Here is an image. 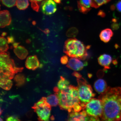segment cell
<instances>
[{
  "label": "cell",
  "mask_w": 121,
  "mask_h": 121,
  "mask_svg": "<svg viewBox=\"0 0 121 121\" xmlns=\"http://www.w3.org/2000/svg\"><path fill=\"white\" fill-rule=\"evenodd\" d=\"M103 112L101 120L105 121L121 120V87H108L99 95Z\"/></svg>",
  "instance_id": "cell-1"
},
{
  "label": "cell",
  "mask_w": 121,
  "mask_h": 121,
  "mask_svg": "<svg viewBox=\"0 0 121 121\" xmlns=\"http://www.w3.org/2000/svg\"><path fill=\"white\" fill-rule=\"evenodd\" d=\"M59 99V105L62 110H66L70 113L73 111L74 105L81 102L77 87L69 85L64 90H59L55 93Z\"/></svg>",
  "instance_id": "cell-2"
},
{
  "label": "cell",
  "mask_w": 121,
  "mask_h": 121,
  "mask_svg": "<svg viewBox=\"0 0 121 121\" xmlns=\"http://www.w3.org/2000/svg\"><path fill=\"white\" fill-rule=\"evenodd\" d=\"M90 48V45L86 46L83 42L73 38L65 42L63 51L69 57L85 60L88 56L87 50Z\"/></svg>",
  "instance_id": "cell-3"
},
{
  "label": "cell",
  "mask_w": 121,
  "mask_h": 121,
  "mask_svg": "<svg viewBox=\"0 0 121 121\" xmlns=\"http://www.w3.org/2000/svg\"><path fill=\"white\" fill-rule=\"evenodd\" d=\"M0 78L11 79L14 78L15 74L22 71L23 68L16 67L14 60L10 58L9 54L1 52L0 56Z\"/></svg>",
  "instance_id": "cell-4"
},
{
  "label": "cell",
  "mask_w": 121,
  "mask_h": 121,
  "mask_svg": "<svg viewBox=\"0 0 121 121\" xmlns=\"http://www.w3.org/2000/svg\"><path fill=\"white\" fill-rule=\"evenodd\" d=\"M78 96L81 102L80 105L84 110L86 104L95 96L93 89L86 80L82 78L77 79Z\"/></svg>",
  "instance_id": "cell-5"
},
{
  "label": "cell",
  "mask_w": 121,
  "mask_h": 121,
  "mask_svg": "<svg viewBox=\"0 0 121 121\" xmlns=\"http://www.w3.org/2000/svg\"><path fill=\"white\" fill-rule=\"evenodd\" d=\"M32 108L37 113L39 121H49L51 106L47 102L46 97H42L34 104Z\"/></svg>",
  "instance_id": "cell-6"
},
{
  "label": "cell",
  "mask_w": 121,
  "mask_h": 121,
  "mask_svg": "<svg viewBox=\"0 0 121 121\" xmlns=\"http://www.w3.org/2000/svg\"><path fill=\"white\" fill-rule=\"evenodd\" d=\"M84 110L89 116L100 118L103 112L102 102L99 99L93 98L86 104Z\"/></svg>",
  "instance_id": "cell-7"
},
{
  "label": "cell",
  "mask_w": 121,
  "mask_h": 121,
  "mask_svg": "<svg viewBox=\"0 0 121 121\" xmlns=\"http://www.w3.org/2000/svg\"><path fill=\"white\" fill-rule=\"evenodd\" d=\"M68 121H91V117L85 110L81 112H75L73 110L69 113Z\"/></svg>",
  "instance_id": "cell-8"
},
{
  "label": "cell",
  "mask_w": 121,
  "mask_h": 121,
  "mask_svg": "<svg viewBox=\"0 0 121 121\" xmlns=\"http://www.w3.org/2000/svg\"><path fill=\"white\" fill-rule=\"evenodd\" d=\"M53 0H45L41 5L42 11L44 14L49 15L54 13L57 10V5Z\"/></svg>",
  "instance_id": "cell-9"
},
{
  "label": "cell",
  "mask_w": 121,
  "mask_h": 121,
  "mask_svg": "<svg viewBox=\"0 0 121 121\" xmlns=\"http://www.w3.org/2000/svg\"><path fill=\"white\" fill-rule=\"evenodd\" d=\"M85 65L79 59L72 57L69 59L66 66L69 69L78 71L82 70Z\"/></svg>",
  "instance_id": "cell-10"
},
{
  "label": "cell",
  "mask_w": 121,
  "mask_h": 121,
  "mask_svg": "<svg viewBox=\"0 0 121 121\" xmlns=\"http://www.w3.org/2000/svg\"><path fill=\"white\" fill-rule=\"evenodd\" d=\"M25 65L27 69L34 70L39 67L40 63L37 56H31L27 57Z\"/></svg>",
  "instance_id": "cell-11"
},
{
  "label": "cell",
  "mask_w": 121,
  "mask_h": 121,
  "mask_svg": "<svg viewBox=\"0 0 121 121\" xmlns=\"http://www.w3.org/2000/svg\"><path fill=\"white\" fill-rule=\"evenodd\" d=\"M1 28H4L10 25L11 22V17L9 12L7 10L1 11L0 13Z\"/></svg>",
  "instance_id": "cell-12"
},
{
  "label": "cell",
  "mask_w": 121,
  "mask_h": 121,
  "mask_svg": "<svg viewBox=\"0 0 121 121\" xmlns=\"http://www.w3.org/2000/svg\"><path fill=\"white\" fill-rule=\"evenodd\" d=\"M112 61V57L108 54H103L100 56L98 58L99 64L105 69H109L110 65Z\"/></svg>",
  "instance_id": "cell-13"
},
{
  "label": "cell",
  "mask_w": 121,
  "mask_h": 121,
  "mask_svg": "<svg viewBox=\"0 0 121 121\" xmlns=\"http://www.w3.org/2000/svg\"><path fill=\"white\" fill-rule=\"evenodd\" d=\"M91 0H80L78 2V7L79 11L84 14H86L91 9Z\"/></svg>",
  "instance_id": "cell-14"
},
{
  "label": "cell",
  "mask_w": 121,
  "mask_h": 121,
  "mask_svg": "<svg viewBox=\"0 0 121 121\" xmlns=\"http://www.w3.org/2000/svg\"><path fill=\"white\" fill-rule=\"evenodd\" d=\"M108 87L105 81L102 79L97 80L95 82L94 84L95 90L100 94L105 92Z\"/></svg>",
  "instance_id": "cell-15"
},
{
  "label": "cell",
  "mask_w": 121,
  "mask_h": 121,
  "mask_svg": "<svg viewBox=\"0 0 121 121\" xmlns=\"http://www.w3.org/2000/svg\"><path fill=\"white\" fill-rule=\"evenodd\" d=\"M113 34V32L109 28L103 30L100 33L99 37L101 40L104 43H107L110 41Z\"/></svg>",
  "instance_id": "cell-16"
},
{
  "label": "cell",
  "mask_w": 121,
  "mask_h": 121,
  "mask_svg": "<svg viewBox=\"0 0 121 121\" xmlns=\"http://www.w3.org/2000/svg\"><path fill=\"white\" fill-rule=\"evenodd\" d=\"M15 54L18 58L21 60L25 59L28 55V52L27 50L23 46H18L13 50Z\"/></svg>",
  "instance_id": "cell-17"
},
{
  "label": "cell",
  "mask_w": 121,
  "mask_h": 121,
  "mask_svg": "<svg viewBox=\"0 0 121 121\" xmlns=\"http://www.w3.org/2000/svg\"><path fill=\"white\" fill-rule=\"evenodd\" d=\"M13 83L11 79L7 78H0V85L1 88L6 90H9L11 89Z\"/></svg>",
  "instance_id": "cell-18"
},
{
  "label": "cell",
  "mask_w": 121,
  "mask_h": 121,
  "mask_svg": "<svg viewBox=\"0 0 121 121\" xmlns=\"http://www.w3.org/2000/svg\"><path fill=\"white\" fill-rule=\"evenodd\" d=\"M47 102L51 106L56 107L59 104V99L56 94L50 95L46 98Z\"/></svg>",
  "instance_id": "cell-19"
},
{
  "label": "cell",
  "mask_w": 121,
  "mask_h": 121,
  "mask_svg": "<svg viewBox=\"0 0 121 121\" xmlns=\"http://www.w3.org/2000/svg\"><path fill=\"white\" fill-rule=\"evenodd\" d=\"M14 80L16 83V85L18 87H20L25 84L26 78L24 75L22 74H19L15 76Z\"/></svg>",
  "instance_id": "cell-20"
},
{
  "label": "cell",
  "mask_w": 121,
  "mask_h": 121,
  "mask_svg": "<svg viewBox=\"0 0 121 121\" xmlns=\"http://www.w3.org/2000/svg\"><path fill=\"white\" fill-rule=\"evenodd\" d=\"M69 82L66 78L62 76H60V79L59 81L57 86L59 90H64L69 86Z\"/></svg>",
  "instance_id": "cell-21"
},
{
  "label": "cell",
  "mask_w": 121,
  "mask_h": 121,
  "mask_svg": "<svg viewBox=\"0 0 121 121\" xmlns=\"http://www.w3.org/2000/svg\"><path fill=\"white\" fill-rule=\"evenodd\" d=\"M0 51L1 52H7L9 49V46L6 39L4 37H1L0 38Z\"/></svg>",
  "instance_id": "cell-22"
},
{
  "label": "cell",
  "mask_w": 121,
  "mask_h": 121,
  "mask_svg": "<svg viewBox=\"0 0 121 121\" xmlns=\"http://www.w3.org/2000/svg\"><path fill=\"white\" fill-rule=\"evenodd\" d=\"M16 6L19 9L25 10L28 7L29 3L28 0H17Z\"/></svg>",
  "instance_id": "cell-23"
},
{
  "label": "cell",
  "mask_w": 121,
  "mask_h": 121,
  "mask_svg": "<svg viewBox=\"0 0 121 121\" xmlns=\"http://www.w3.org/2000/svg\"><path fill=\"white\" fill-rule=\"evenodd\" d=\"M111 0H91V5L92 7L97 8L103 4L109 2Z\"/></svg>",
  "instance_id": "cell-24"
},
{
  "label": "cell",
  "mask_w": 121,
  "mask_h": 121,
  "mask_svg": "<svg viewBox=\"0 0 121 121\" xmlns=\"http://www.w3.org/2000/svg\"><path fill=\"white\" fill-rule=\"evenodd\" d=\"M78 30L75 27H72L68 30L66 33V35L68 37L73 38L78 34Z\"/></svg>",
  "instance_id": "cell-25"
},
{
  "label": "cell",
  "mask_w": 121,
  "mask_h": 121,
  "mask_svg": "<svg viewBox=\"0 0 121 121\" xmlns=\"http://www.w3.org/2000/svg\"><path fill=\"white\" fill-rule=\"evenodd\" d=\"M17 0H1L2 3L8 7H12L16 5Z\"/></svg>",
  "instance_id": "cell-26"
},
{
  "label": "cell",
  "mask_w": 121,
  "mask_h": 121,
  "mask_svg": "<svg viewBox=\"0 0 121 121\" xmlns=\"http://www.w3.org/2000/svg\"><path fill=\"white\" fill-rule=\"evenodd\" d=\"M110 8L112 10L116 9L118 11L121 13V0L118 1L115 5H112Z\"/></svg>",
  "instance_id": "cell-27"
},
{
  "label": "cell",
  "mask_w": 121,
  "mask_h": 121,
  "mask_svg": "<svg viewBox=\"0 0 121 121\" xmlns=\"http://www.w3.org/2000/svg\"><path fill=\"white\" fill-rule=\"evenodd\" d=\"M82 109V107L78 103L75 104L73 107V110L75 112H80Z\"/></svg>",
  "instance_id": "cell-28"
},
{
  "label": "cell",
  "mask_w": 121,
  "mask_h": 121,
  "mask_svg": "<svg viewBox=\"0 0 121 121\" xmlns=\"http://www.w3.org/2000/svg\"><path fill=\"white\" fill-rule=\"evenodd\" d=\"M31 7L36 12H38L39 7L37 2L34 1H31Z\"/></svg>",
  "instance_id": "cell-29"
},
{
  "label": "cell",
  "mask_w": 121,
  "mask_h": 121,
  "mask_svg": "<svg viewBox=\"0 0 121 121\" xmlns=\"http://www.w3.org/2000/svg\"><path fill=\"white\" fill-rule=\"evenodd\" d=\"M60 62L63 65L67 64L69 62V59L67 56L65 55L61 57L60 58Z\"/></svg>",
  "instance_id": "cell-30"
},
{
  "label": "cell",
  "mask_w": 121,
  "mask_h": 121,
  "mask_svg": "<svg viewBox=\"0 0 121 121\" xmlns=\"http://www.w3.org/2000/svg\"><path fill=\"white\" fill-rule=\"evenodd\" d=\"M20 120L16 116H11L8 117L6 119L7 121H18Z\"/></svg>",
  "instance_id": "cell-31"
},
{
  "label": "cell",
  "mask_w": 121,
  "mask_h": 121,
  "mask_svg": "<svg viewBox=\"0 0 121 121\" xmlns=\"http://www.w3.org/2000/svg\"><path fill=\"white\" fill-rule=\"evenodd\" d=\"M111 26L113 30H117L119 28V25L117 22H113V23L112 24Z\"/></svg>",
  "instance_id": "cell-32"
},
{
  "label": "cell",
  "mask_w": 121,
  "mask_h": 121,
  "mask_svg": "<svg viewBox=\"0 0 121 121\" xmlns=\"http://www.w3.org/2000/svg\"><path fill=\"white\" fill-rule=\"evenodd\" d=\"M7 39L8 43H14V38L13 36H9L7 37Z\"/></svg>",
  "instance_id": "cell-33"
},
{
  "label": "cell",
  "mask_w": 121,
  "mask_h": 121,
  "mask_svg": "<svg viewBox=\"0 0 121 121\" xmlns=\"http://www.w3.org/2000/svg\"><path fill=\"white\" fill-rule=\"evenodd\" d=\"M72 75L78 78H81L82 76L81 74L79 73L76 72H74L72 73Z\"/></svg>",
  "instance_id": "cell-34"
},
{
  "label": "cell",
  "mask_w": 121,
  "mask_h": 121,
  "mask_svg": "<svg viewBox=\"0 0 121 121\" xmlns=\"http://www.w3.org/2000/svg\"><path fill=\"white\" fill-rule=\"evenodd\" d=\"M19 43H17V42H15L13 43V46L15 48H17L18 46L19 45Z\"/></svg>",
  "instance_id": "cell-35"
},
{
  "label": "cell",
  "mask_w": 121,
  "mask_h": 121,
  "mask_svg": "<svg viewBox=\"0 0 121 121\" xmlns=\"http://www.w3.org/2000/svg\"><path fill=\"white\" fill-rule=\"evenodd\" d=\"M42 31L45 34H48L49 33V30L48 29H46Z\"/></svg>",
  "instance_id": "cell-36"
},
{
  "label": "cell",
  "mask_w": 121,
  "mask_h": 121,
  "mask_svg": "<svg viewBox=\"0 0 121 121\" xmlns=\"http://www.w3.org/2000/svg\"><path fill=\"white\" fill-rule=\"evenodd\" d=\"M103 12H99V16H101L102 17H104V16H105V13H104L103 14Z\"/></svg>",
  "instance_id": "cell-37"
},
{
  "label": "cell",
  "mask_w": 121,
  "mask_h": 121,
  "mask_svg": "<svg viewBox=\"0 0 121 121\" xmlns=\"http://www.w3.org/2000/svg\"><path fill=\"white\" fill-rule=\"evenodd\" d=\"M43 0H30V1H34L37 2H39V1H41Z\"/></svg>",
  "instance_id": "cell-38"
},
{
  "label": "cell",
  "mask_w": 121,
  "mask_h": 121,
  "mask_svg": "<svg viewBox=\"0 0 121 121\" xmlns=\"http://www.w3.org/2000/svg\"><path fill=\"white\" fill-rule=\"evenodd\" d=\"M7 33L5 32H4L2 33V34H1V35L2 36V37H4V36H5L7 35Z\"/></svg>",
  "instance_id": "cell-39"
},
{
  "label": "cell",
  "mask_w": 121,
  "mask_h": 121,
  "mask_svg": "<svg viewBox=\"0 0 121 121\" xmlns=\"http://www.w3.org/2000/svg\"><path fill=\"white\" fill-rule=\"evenodd\" d=\"M54 1L58 3H60V0H54Z\"/></svg>",
  "instance_id": "cell-40"
},
{
  "label": "cell",
  "mask_w": 121,
  "mask_h": 121,
  "mask_svg": "<svg viewBox=\"0 0 121 121\" xmlns=\"http://www.w3.org/2000/svg\"><path fill=\"white\" fill-rule=\"evenodd\" d=\"M117 61L116 60H114V61L113 62V63L114 64H117Z\"/></svg>",
  "instance_id": "cell-41"
},
{
  "label": "cell",
  "mask_w": 121,
  "mask_h": 121,
  "mask_svg": "<svg viewBox=\"0 0 121 121\" xmlns=\"http://www.w3.org/2000/svg\"><path fill=\"white\" fill-rule=\"evenodd\" d=\"M3 121V120H2V119H1V118H0V121Z\"/></svg>",
  "instance_id": "cell-42"
}]
</instances>
